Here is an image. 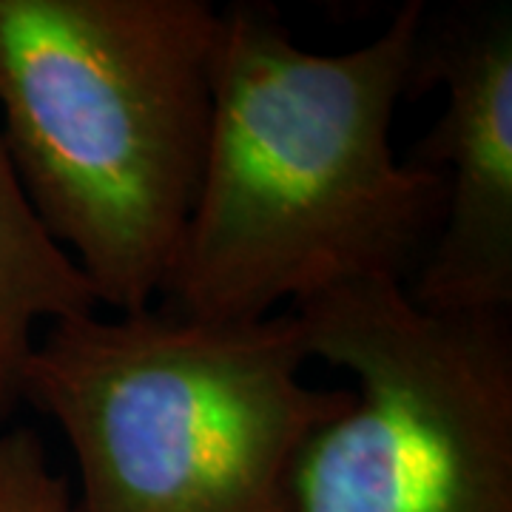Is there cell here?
<instances>
[{
  "instance_id": "2",
  "label": "cell",
  "mask_w": 512,
  "mask_h": 512,
  "mask_svg": "<svg viewBox=\"0 0 512 512\" xmlns=\"http://www.w3.org/2000/svg\"><path fill=\"white\" fill-rule=\"evenodd\" d=\"M220 9L0 0V137L100 308L160 302L200 188Z\"/></svg>"
},
{
  "instance_id": "6",
  "label": "cell",
  "mask_w": 512,
  "mask_h": 512,
  "mask_svg": "<svg viewBox=\"0 0 512 512\" xmlns=\"http://www.w3.org/2000/svg\"><path fill=\"white\" fill-rule=\"evenodd\" d=\"M94 311L89 279L40 222L0 137V424L23 404L37 325Z\"/></svg>"
},
{
  "instance_id": "5",
  "label": "cell",
  "mask_w": 512,
  "mask_h": 512,
  "mask_svg": "<svg viewBox=\"0 0 512 512\" xmlns=\"http://www.w3.org/2000/svg\"><path fill=\"white\" fill-rule=\"evenodd\" d=\"M444 89V109L407 165L444 180L439 234L404 293L441 316L512 311V12L421 23L407 97Z\"/></svg>"
},
{
  "instance_id": "1",
  "label": "cell",
  "mask_w": 512,
  "mask_h": 512,
  "mask_svg": "<svg viewBox=\"0 0 512 512\" xmlns=\"http://www.w3.org/2000/svg\"><path fill=\"white\" fill-rule=\"evenodd\" d=\"M424 15L410 0L373 40L316 55L271 6L220 9L200 188L160 308L256 322L345 285L413 279L447 200L439 174L390 146Z\"/></svg>"
},
{
  "instance_id": "3",
  "label": "cell",
  "mask_w": 512,
  "mask_h": 512,
  "mask_svg": "<svg viewBox=\"0 0 512 512\" xmlns=\"http://www.w3.org/2000/svg\"><path fill=\"white\" fill-rule=\"evenodd\" d=\"M308 359L293 308L256 322L94 311L37 339L23 404L72 444L74 512H293L302 450L356 402L305 382Z\"/></svg>"
},
{
  "instance_id": "4",
  "label": "cell",
  "mask_w": 512,
  "mask_h": 512,
  "mask_svg": "<svg viewBox=\"0 0 512 512\" xmlns=\"http://www.w3.org/2000/svg\"><path fill=\"white\" fill-rule=\"evenodd\" d=\"M356 402L293 473V512H512V311H421L396 282L296 305Z\"/></svg>"
},
{
  "instance_id": "7",
  "label": "cell",
  "mask_w": 512,
  "mask_h": 512,
  "mask_svg": "<svg viewBox=\"0 0 512 512\" xmlns=\"http://www.w3.org/2000/svg\"><path fill=\"white\" fill-rule=\"evenodd\" d=\"M0 512H74L69 487L49 467L32 427L0 433Z\"/></svg>"
}]
</instances>
